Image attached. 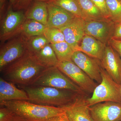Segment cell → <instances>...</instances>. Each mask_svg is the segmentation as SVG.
<instances>
[{
  "label": "cell",
  "instance_id": "1",
  "mask_svg": "<svg viewBox=\"0 0 121 121\" xmlns=\"http://www.w3.org/2000/svg\"><path fill=\"white\" fill-rule=\"evenodd\" d=\"M46 68L27 53L5 68L1 77L21 86H30Z\"/></svg>",
  "mask_w": 121,
  "mask_h": 121
},
{
  "label": "cell",
  "instance_id": "2",
  "mask_svg": "<svg viewBox=\"0 0 121 121\" xmlns=\"http://www.w3.org/2000/svg\"><path fill=\"white\" fill-rule=\"evenodd\" d=\"M21 86L28 95L29 101L43 105L62 108L71 104L80 95L68 90L42 86Z\"/></svg>",
  "mask_w": 121,
  "mask_h": 121
},
{
  "label": "cell",
  "instance_id": "3",
  "mask_svg": "<svg viewBox=\"0 0 121 121\" xmlns=\"http://www.w3.org/2000/svg\"><path fill=\"white\" fill-rule=\"evenodd\" d=\"M0 105L28 121H45L65 112L63 108L39 105L24 100L0 102Z\"/></svg>",
  "mask_w": 121,
  "mask_h": 121
},
{
  "label": "cell",
  "instance_id": "4",
  "mask_svg": "<svg viewBox=\"0 0 121 121\" xmlns=\"http://www.w3.org/2000/svg\"><path fill=\"white\" fill-rule=\"evenodd\" d=\"M101 72V82L95 87L91 96L86 99L87 106L105 102L121 103V85L115 82L102 67Z\"/></svg>",
  "mask_w": 121,
  "mask_h": 121
},
{
  "label": "cell",
  "instance_id": "5",
  "mask_svg": "<svg viewBox=\"0 0 121 121\" xmlns=\"http://www.w3.org/2000/svg\"><path fill=\"white\" fill-rule=\"evenodd\" d=\"M30 86H49L68 90L80 95H87L59 69L58 67L47 68Z\"/></svg>",
  "mask_w": 121,
  "mask_h": 121
},
{
  "label": "cell",
  "instance_id": "6",
  "mask_svg": "<svg viewBox=\"0 0 121 121\" xmlns=\"http://www.w3.org/2000/svg\"><path fill=\"white\" fill-rule=\"evenodd\" d=\"M25 37L21 34L7 41L0 50V71L27 54Z\"/></svg>",
  "mask_w": 121,
  "mask_h": 121
},
{
  "label": "cell",
  "instance_id": "7",
  "mask_svg": "<svg viewBox=\"0 0 121 121\" xmlns=\"http://www.w3.org/2000/svg\"><path fill=\"white\" fill-rule=\"evenodd\" d=\"M57 67L87 95L88 94H92L98 86L97 83L72 60L59 62Z\"/></svg>",
  "mask_w": 121,
  "mask_h": 121
},
{
  "label": "cell",
  "instance_id": "8",
  "mask_svg": "<svg viewBox=\"0 0 121 121\" xmlns=\"http://www.w3.org/2000/svg\"><path fill=\"white\" fill-rule=\"evenodd\" d=\"M26 19L23 10L14 11L9 9L1 22L0 41H8L21 34L22 25Z\"/></svg>",
  "mask_w": 121,
  "mask_h": 121
},
{
  "label": "cell",
  "instance_id": "9",
  "mask_svg": "<svg viewBox=\"0 0 121 121\" xmlns=\"http://www.w3.org/2000/svg\"><path fill=\"white\" fill-rule=\"evenodd\" d=\"M115 25L112 20L107 19L86 21L84 24L85 34L107 45L112 38Z\"/></svg>",
  "mask_w": 121,
  "mask_h": 121
},
{
  "label": "cell",
  "instance_id": "10",
  "mask_svg": "<svg viewBox=\"0 0 121 121\" xmlns=\"http://www.w3.org/2000/svg\"><path fill=\"white\" fill-rule=\"evenodd\" d=\"M89 109L94 121H121V103L103 102L89 107Z\"/></svg>",
  "mask_w": 121,
  "mask_h": 121
},
{
  "label": "cell",
  "instance_id": "11",
  "mask_svg": "<svg viewBox=\"0 0 121 121\" xmlns=\"http://www.w3.org/2000/svg\"><path fill=\"white\" fill-rule=\"evenodd\" d=\"M72 60L98 84L102 81L101 61L79 51L74 52Z\"/></svg>",
  "mask_w": 121,
  "mask_h": 121
},
{
  "label": "cell",
  "instance_id": "12",
  "mask_svg": "<svg viewBox=\"0 0 121 121\" xmlns=\"http://www.w3.org/2000/svg\"><path fill=\"white\" fill-rule=\"evenodd\" d=\"M85 21L76 17L65 26L60 28L63 33L65 41L71 47L74 52L77 51L78 47L86 35L84 30Z\"/></svg>",
  "mask_w": 121,
  "mask_h": 121
},
{
  "label": "cell",
  "instance_id": "13",
  "mask_svg": "<svg viewBox=\"0 0 121 121\" xmlns=\"http://www.w3.org/2000/svg\"><path fill=\"white\" fill-rule=\"evenodd\" d=\"M101 61L103 68L115 82L121 85V58L110 45L106 46Z\"/></svg>",
  "mask_w": 121,
  "mask_h": 121
},
{
  "label": "cell",
  "instance_id": "14",
  "mask_svg": "<svg viewBox=\"0 0 121 121\" xmlns=\"http://www.w3.org/2000/svg\"><path fill=\"white\" fill-rule=\"evenodd\" d=\"M86 95H80L73 102L62 107L69 121H94L86 102Z\"/></svg>",
  "mask_w": 121,
  "mask_h": 121
},
{
  "label": "cell",
  "instance_id": "15",
  "mask_svg": "<svg viewBox=\"0 0 121 121\" xmlns=\"http://www.w3.org/2000/svg\"><path fill=\"white\" fill-rule=\"evenodd\" d=\"M48 17V27L60 28L75 18L74 15L49 2H47Z\"/></svg>",
  "mask_w": 121,
  "mask_h": 121
},
{
  "label": "cell",
  "instance_id": "16",
  "mask_svg": "<svg viewBox=\"0 0 121 121\" xmlns=\"http://www.w3.org/2000/svg\"><path fill=\"white\" fill-rule=\"evenodd\" d=\"M107 45L94 37L85 35L77 51L81 52L88 56L101 60Z\"/></svg>",
  "mask_w": 121,
  "mask_h": 121
},
{
  "label": "cell",
  "instance_id": "17",
  "mask_svg": "<svg viewBox=\"0 0 121 121\" xmlns=\"http://www.w3.org/2000/svg\"><path fill=\"white\" fill-rule=\"evenodd\" d=\"M29 101L27 93L17 88L15 84L0 78V102L5 101Z\"/></svg>",
  "mask_w": 121,
  "mask_h": 121
},
{
  "label": "cell",
  "instance_id": "18",
  "mask_svg": "<svg viewBox=\"0 0 121 121\" xmlns=\"http://www.w3.org/2000/svg\"><path fill=\"white\" fill-rule=\"evenodd\" d=\"M27 19L34 20L47 26L48 13L46 2L35 1L25 13Z\"/></svg>",
  "mask_w": 121,
  "mask_h": 121
},
{
  "label": "cell",
  "instance_id": "19",
  "mask_svg": "<svg viewBox=\"0 0 121 121\" xmlns=\"http://www.w3.org/2000/svg\"><path fill=\"white\" fill-rule=\"evenodd\" d=\"M33 56L40 65L46 68L57 67L59 62L50 43Z\"/></svg>",
  "mask_w": 121,
  "mask_h": 121
},
{
  "label": "cell",
  "instance_id": "20",
  "mask_svg": "<svg viewBox=\"0 0 121 121\" xmlns=\"http://www.w3.org/2000/svg\"><path fill=\"white\" fill-rule=\"evenodd\" d=\"M48 2L61 7L76 17L82 18L85 21L91 20L83 12L78 0H51Z\"/></svg>",
  "mask_w": 121,
  "mask_h": 121
},
{
  "label": "cell",
  "instance_id": "21",
  "mask_svg": "<svg viewBox=\"0 0 121 121\" xmlns=\"http://www.w3.org/2000/svg\"><path fill=\"white\" fill-rule=\"evenodd\" d=\"M47 27L46 25L36 21L26 19L22 25L21 34L26 37L43 35Z\"/></svg>",
  "mask_w": 121,
  "mask_h": 121
},
{
  "label": "cell",
  "instance_id": "22",
  "mask_svg": "<svg viewBox=\"0 0 121 121\" xmlns=\"http://www.w3.org/2000/svg\"><path fill=\"white\" fill-rule=\"evenodd\" d=\"M25 37L27 53L32 56L40 51L48 44L50 43L44 35Z\"/></svg>",
  "mask_w": 121,
  "mask_h": 121
},
{
  "label": "cell",
  "instance_id": "23",
  "mask_svg": "<svg viewBox=\"0 0 121 121\" xmlns=\"http://www.w3.org/2000/svg\"><path fill=\"white\" fill-rule=\"evenodd\" d=\"M59 62L71 60L73 50L66 41L50 44Z\"/></svg>",
  "mask_w": 121,
  "mask_h": 121
},
{
  "label": "cell",
  "instance_id": "24",
  "mask_svg": "<svg viewBox=\"0 0 121 121\" xmlns=\"http://www.w3.org/2000/svg\"><path fill=\"white\" fill-rule=\"evenodd\" d=\"M78 1L83 12L91 20L106 19L91 0Z\"/></svg>",
  "mask_w": 121,
  "mask_h": 121
},
{
  "label": "cell",
  "instance_id": "25",
  "mask_svg": "<svg viewBox=\"0 0 121 121\" xmlns=\"http://www.w3.org/2000/svg\"><path fill=\"white\" fill-rule=\"evenodd\" d=\"M43 35L50 44L58 43L65 41L63 33L60 29L47 27Z\"/></svg>",
  "mask_w": 121,
  "mask_h": 121
},
{
  "label": "cell",
  "instance_id": "26",
  "mask_svg": "<svg viewBox=\"0 0 121 121\" xmlns=\"http://www.w3.org/2000/svg\"><path fill=\"white\" fill-rule=\"evenodd\" d=\"M111 20L117 23L121 17V0H106Z\"/></svg>",
  "mask_w": 121,
  "mask_h": 121
},
{
  "label": "cell",
  "instance_id": "27",
  "mask_svg": "<svg viewBox=\"0 0 121 121\" xmlns=\"http://www.w3.org/2000/svg\"><path fill=\"white\" fill-rule=\"evenodd\" d=\"M101 13L104 17L107 19L111 20V17L108 11L106 0H91Z\"/></svg>",
  "mask_w": 121,
  "mask_h": 121
},
{
  "label": "cell",
  "instance_id": "28",
  "mask_svg": "<svg viewBox=\"0 0 121 121\" xmlns=\"http://www.w3.org/2000/svg\"><path fill=\"white\" fill-rule=\"evenodd\" d=\"M14 113L9 109L3 106L0 108V121H8Z\"/></svg>",
  "mask_w": 121,
  "mask_h": 121
},
{
  "label": "cell",
  "instance_id": "29",
  "mask_svg": "<svg viewBox=\"0 0 121 121\" xmlns=\"http://www.w3.org/2000/svg\"><path fill=\"white\" fill-rule=\"evenodd\" d=\"M33 0H17L14 4V7L19 10H23L29 6Z\"/></svg>",
  "mask_w": 121,
  "mask_h": 121
},
{
  "label": "cell",
  "instance_id": "30",
  "mask_svg": "<svg viewBox=\"0 0 121 121\" xmlns=\"http://www.w3.org/2000/svg\"><path fill=\"white\" fill-rule=\"evenodd\" d=\"M108 44L110 45L118 53L121 58V40L111 39Z\"/></svg>",
  "mask_w": 121,
  "mask_h": 121
},
{
  "label": "cell",
  "instance_id": "31",
  "mask_svg": "<svg viewBox=\"0 0 121 121\" xmlns=\"http://www.w3.org/2000/svg\"><path fill=\"white\" fill-rule=\"evenodd\" d=\"M115 23L114 32L112 39L121 40V22Z\"/></svg>",
  "mask_w": 121,
  "mask_h": 121
},
{
  "label": "cell",
  "instance_id": "32",
  "mask_svg": "<svg viewBox=\"0 0 121 121\" xmlns=\"http://www.w3.org/2000/svg\"><path fill=\"white\" fill-rule=\"evenodd\" d=\"M45 121H69L66 113H64L58 116L52 117Z\"/></svg>",
  "mask_w": 121,
  "mask_h": 121
},
{
  "label": "cell",
  "instance_id": "33",
  "mask_svg": "<svg viewBox=\"0 0 121 121\" xmlns=\"http://www.w3.org/2000/svg\"><path fill=\"white\" fill-rule=\"evenodd\" d=\"M8 121H28L26 119L22 118L21 117L17 116L15 114L13 115V117L10 118Z\"/></svg>",
  "mask_w": 121,
  "mask_h": 121
},
{
  "label": "cell",
  "instance_id": "34",
  "mask_svg": "<svg viewBox=\"0 0 121 121\" xmlns=\"http://www.w3.org/2000/svg\"><path fill=\"white\" fill-rule=\"evenodd\" d=\"M3 0L4 1L5 0ZM8 0L9 1L11 2L12 4H14L15 3H16V2L17 0Z\"/></svg>",
  "mask_w": 121,
  "mask_h": 121
},
{
  "label": "cell",
  "instance_id": "35",
  "mask_svg": "<svg viewBox=\"0 0 121 121\" xmlns=\"http://www.w3.org/2000/svg\"><path fill=\"white\" fill-rule=\"evenodd\" d=\"M35 1H43V2H48V1H50L51 0H35Z\"/></svg>",
  "mask_w": 121,
  "mask_h": 121
},
{
  "label": "cell",
  "instance_id": "36",
  "mask_svg": "<svg viewBox=\"0 0 121 121\" xmlns=\"http://www.w3.org/2000/svg\"><path fill=\"white\" fill-rule=\"evenodd\" d=\"M121 22V18H120V19H119V20H118V21L117 22V23H118V22Z\"/></svg>",
  "mask_w": 121,
  "mask_h": 121
},
{
  "label": "cell",
  "instance_id": "37",
  "mask_svg": "<svg viewBox=\"0 0 121 121\" xmlns=\"http://www.w3.org/2000/svg\"></svg>",
  "mask_w": 121,
  "mask_h": 121
}]
</instances>
